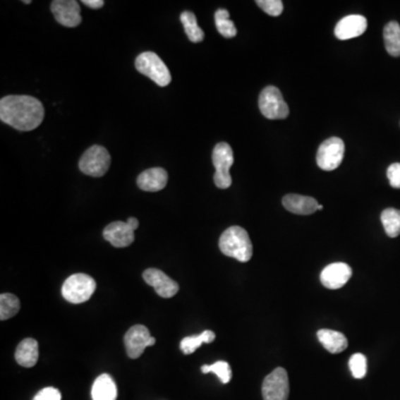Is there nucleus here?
<instances>
[{
	"label": "nucleus",
	"mask_w": 400,
	"mask_h": 400,
	"mask_svg": "<svg viewBox=\"0 0 400 400\" xmlns=\"http://www.w3.org/2000/svg\"><path fill=\"white\" fill-rule=\"evenodd\" d=\"M44 117V106L32 96L11 95L0 100V119L17 131H34Z\"/></svg>",
	"instance_id": "1"
},
{
	"label": "nucleus",
	"mask_w": 400,
	"mask_h": 400,
	"mask_svg": "<svg viewBox=\"0 0 400 400\" xmlns=\"http://www.w3.org/2000/svg\"><path fill=\"white\" fill-rule=\"evenodd\" d=\"M219 248L225 256L247 262L253 257V243L248 233L239 226L226 229L220 236Z\"/></svg>",
	"instance_id": "2"
},
{
	"label": "nucleus",
	"mask_w": 400,
	"mask_h": 400,
	"mask_svg": "<svg viewBox=\"0 0 400 400\" xmlns=\"http://www.w3.org/2000/svg\"><path fill=\"white\" fill-rule=\"evenodd\" d=\"M135 66L139 73L152 79L158 86H168L171 81V75H170L167 66L157 54L152 53V51H145L140 54L137 57Z\"/></svg>",
	"instance_id": "3"
},
{
	"label": "nucleus",
	"mask_w": 400,
	"mask_h": 400,
	"mask_svg": "<svg viewBox=\"0 0 400 400\" xmlns=\"http://www.w3.org/2000/svg\"><path fill=\"white\" fill-rule=\"evenodd\" d=\"M96 291V281L86 274H75L66 279L61 289L63 298L71 303L89 301Z\"/></svg>",
	"instance_id": "4"
},
{
	"label": "nucleus",
	"mask_w": 400,
	"mask_h": 400,
	"mask_svg": "<svg viewBox=\"0 0 400 400\" xmlns=\"http://www.w3.org/2000/svg\"><path fill=\"white\" fill-rule=\"evenodd\" d=\"M109 152L105 147L94 145L89 147L79 160V169L85 175L92 177H102L110 167Z\"/></svg>",
	"instance_id": "5"
},
{
	"label": "nucleus",
	"mask_w": 400,
	"mask_h": 400,
	"mask_svg": "<svg viewBox=\"0 0 400 400\" xmlns=\"http://www.w3.org/2000/svg\"><path fill=\"white\" fill-rule=\"evenodd\" d=\"M212 164L216 168L214 176V185L220 189H227L231 186V176L229 173L234 165V152L227 143L216 145L212 152Z\"/></svg>",
	"instance_id": "6"
},
{
	"label": "nucleus",
	"mask_w": 400,
	"mask_h": 400,
	"mask_svg": "<svg viewBox=\"0 0 400 400\" xmlns=\"http://www.w3.org/2000/svg\"><path fill=\"white\" fill-rule=\"evenodd\" d=\"M258 104L260 113L270 121L285 119L289 115V108L277 87H266L259 96Z\"/></svg>",
	"instance_id": "7"
},
{
	"label": "nucleus",
	"mask_w": 400,
	"mask_h": 400,
	"mask_svg": "<svg viewBox=\"0 0 400 400\" xmlns=\"http://www.w3.org/2000/svg\"><path fill=\"white\" fill-rule=\"evenodd\" d=\"M345 144L338 137H332L325 140L317 152V165L326 171L337 169L344 160Z\"/></svg>",
	"instance_id": "8"
},
{
	"label": "nucleus",
	"mask_w": 400,
	"mask_h": 400,
	"mask_svg": "<svg viewBox=\"0 0 400 400\" xmlns=\"http://www.w3.org/2000/svg\"><path fill=\"white\" fill-rule=\"evenodd\" d=\"M123 341L129 358L137 359L147 347H152L156 344V338L152 337L150 330L144 325H135L126 332Z\"/></svg>",
	"instance_id": "9"
},
{
	"label": "nucleus",
	"mask_w": 400,
	"mask_h": 400,
	"mask_svg": "<svg viewBox=\"0 0 400 400\" xmlns=\"http://www.w3.org/2000/svg\"><path fill=\"white\" fill-rule=\"evenodd\" d=\"M264 400H288L289 397V380L284 368H276L262 382Z\"/></svg>",
	"instance_id": "10"
},
{
	"label": "nucleus",
	"mask_w": 400,
	"mask_h": 400,
	"mask_svg": "<svg viewBox=\"0 0 400 400\" xmlns=\"http://www.w3.org/2000/svg\"><path fill=\"white\" fill-rule=\"evenodd\" d=\"M50 9L56 20L63 26L73 28L80 25V6L76 0H55Z\"/></svg>",
	"instance_id": "11"
},
{
	"label": "nucleus",
	"mask_w": 400,
	"mask_h": 400,
	"mask_svg": "<svg viewBox=\"0 0 400 400\" xmlns=\"http://www.w3.org/2000/svg\"><path fill=\"white\" fill-rule=\"evenodd\" d=\"M143 277L146 284L154 287L156 293L162 298H171L179 291V285L175 280L168 277L165 272L156 268L145 270Z\"/></svg>",
	"instance_id": "12"
},
{
	"label": "nucleus",
	"mask_w": 400,
	"mask_h": 400,
	"mask_svg": "<svg viewBox=\"0 0 400 400\" xmlns=\"http://www.w3.org/2000/svg\"><path fill=\"white\" fill-rule=\"evenodd\" d=\"M353 276V269L345 262L328 265L320 274V281L328 289H339L348 283Z\"/></svg>",
	"instance_id": "13"
},
{
	"label": "nucleus",
	"mask_w": 400,
	"mask_h": 400,
	"mask_svg": "<svg viewBox=\"0 0 400 400\" xmlns=\"http://www.w3.org/2000/svg\"><path fill=\"white\" fill-rule=\"evenodd\" d=\"M104 238L116 248L131 246L135 241V231L127 225V222H111L104 231Z\"/></svg>",
	"instance_id": "14"
},
{
	"label": "nucleus",
	"mask_w": 400,
	"mask_h": 400,
	"mask_svg": "<svg viewBox=\"0 0 400 400\" xmlns=\"http://www.w3.org/2000/svg\"><path fill=\"white\" fill-rule=\"evenodd\" d=\"M367 19L360 15H351L338 23L335 28V36L339 40H353L366 32Z\"/></svg>",
	"instance_id": "15"
},
{
	"label": "nucleus",
	"mask_w": 400,
	"mask_h": 400,
	"mask_svg": "<svg viewBox=\"0 0 400 400\" xmlns=\"http://www.w3.org/2000/svg\"><path fill=\"white\" fill-rule=\"evenodd\" d=\"M168 174L164 168L154 167L145 170L137 178V185L144 191H160L167 186Z\"/></svg>",
	"instance_id": "16"
},
{
	"label": "nucleus",
	"mask_w": 400,
	"mask_h": 400,
	"mask_svg": "<svg viewBox=\"0 0 400 400\" xmlns=\"http://www.w3.org/2000/svg\"><path fill=\"white\" fill-rule=\"evenodd\" d=\"M283 205L288 212L296 214H311L318 210V202L313 197L301 195H286Z\"/></svg>",
	"instance_id": "17"
},
{
	"label": "nucleus",
	"mask_w": 400,
	"mask_h": 400,
	"mask_svg": "<svg viewBox=\"0 0 400 400\" xmlns=\"http://www.w3.org/2000/svg\"><path fill=\"white\" fill-rule=\"evenodd\" d=\"M38 343L36 339L32 338H26L19 344L15 353V358L20 366L25 368H32L38 361Z\"/></svg>",
	"instance_id": "18"
},
{
	"label": "nucleus",
	"mask_w": 400,
	"mask_h": 400,
	"mask_svg": "<svg viewBox=\"0 0 400 400\" xmlns=\"http://www.w3.org/2000/svg\"><path fill=\"white\" fill-rule=\"evenodd\" d=\"M317 337L320 339L325 349L330 353H339L346 351L348 347V340L341 332L336 330L320 329L317 332Z\"/></svg>",
	"instance_id": "19"
},
{
	"label": "nucleus",
	"mask_w": 400,
	"mask_h": 400,
	"mask_svg": "<svg viewBox=\"0 0 400 400\" xmlns=\"http://www.w3.org/2000/svg\"><path fill=\"white\" fill-rule=\"evenodd\" d=\"M92 400H116L117 386L108 374H102L95 380L92 388Z\"/></svg>",
	"instance_id": "20"
},
{
	"label": "nucleus",
	"mask_w": 400,
	"mask_h": 400,
	"mask_svg": "<svg viewBox=\"0 0 400 400\" xmlns=\"http://www.w3.org/2000/svg\"><path fill=\"white\" fill-rule=\"evenodd\" d=\"M384 47L392 57L400 56V26L397 21H390L384 28Z\"/></svg>",
	"instance_id": "21"
},
{
	"label": "nucleus",
	"mask_w": 400,
	"mask_h": 400,
	"mask_svg": "<svg viewBox=\"0 0 400 400\" xmlns=\"http://www.w3.org/2000/svg\"><path fill=\"white\" fill-rule=\"evenodd\" d=\"M216 335L212 330H205L200 335L190 336L183 338L181 341V349L185 355L194 353L202 344H210L214 341Z\"/></svg>",
	"instance_id": "22"
},
{
	"label": "nucleus",
	"mask_w": 400,
	"mask_h": 400,
	"mask_svg": "<svg viewBox=\"0 0 400 400\" xmlns=\"http://www.w3.org/2000/svg\"><path fill=\"white\" fill-rule=\"evenodd\" d=\"M181 20L183 23L187 37H188L190 42H200L204 40V32L197 24V18L195 16V13H191V11H183L181 15Z\"/></svg>",
	"instance_id": "23"
},
{
	"label": "nucleus",
	"mask_w": 400,
	"mask_h": 400,
	"mask_svg": "<svg viewBox=\"0 0 400 400\" xmlns=\"http://www.w3.org/2000/svg\"><path fill=\"white\" fill-rule=\"evenodd\" d=\"M380 218L388 237L396 238L400 235V210L387 208L382 212Z\"/></svg>",
	"instance_id": "24"
},
{
	"label": "nucleus",
	"mask_w": 400,
	"mask_h": 400,
	"mask_svg": "<svg viewBox=\"0 0 400 400\" xmlns=\"http://www.w3.org/2000/svg\"><path fill=\"white\" fill-rule=\"evenodd\" d=\"M20 309V301L13 293H1L0 296V320H11L16 316Z\"/></svg>",
	"instance_id": "25"
},
{
	"label": "nucleus",
	"mask_w": 400,
	"mask_h": 400,
	"mask_svg": "<svg viewBox=\"0 0 400 400\" xmlns=\"http://www.w3.org/2000/svg\"><path fill=\"white\" fill-rule=\"evenodd\" d=\"M216 27L222 36L225 38H234L237 35L235 24L229 19V13L226 9H218L214 13Z\"/></svg>",
	"instance_id": "26"
},
{
	"label": "nucleus",
	"mask_w": 400,
	"mask_h": 400,
	"mask_svg": "<svg viewBox=\"0 0 400 400\" xmlns=\"http://www.w3.org/2000/svg\"><path fill=\"white\" fill-rule=\"evenodd\" d=\"M202 374H208V372H214L216 376L219 378L222 384H228L231 380V365L227 361H216L212 365H204L202 367Z\"/></svg>",
	"instance_id": "27"
},
{
	"label": "nucleus",
	"mask_w": 400,
	"mask_h": 400,
	"mask_svg": "<svg viewBox=\"0 0 400 400\" xmlns=\"http://www.w3.org/2000/svg\"><path fill=\"white\" fill-rule=\"evenodd\" d=\"M349 369L356 380L364 378L367 374V359L363 353H355L349 359Z\"/></svg>",
	"instance_id": "28"
},
{
	"label": "nucleus",
	"mask_w": 400,
	"mask_h": 400,
	"mask_svg": "<svg viewBox=\"0 0 400 400\" xmlns=\"http://www.w3.org/2000/svg\"><path fill=\"white\" fill-rule=\"evenodd\" d=\"M256 4L269 16H279L284 11V4L280 0H257Z\"/></svg>",
	"instance_id": "29"
},
{
	"label": "nucleus",
	"mask_w": 400,
	"mask_h": 400,
	"mask_svg": "<svg viewBox=\"0 0 400 400\" xmlns=\"http://www.w3.org/2000/svg\"><path fill=\"white\" fill-rule=\"evenodd\" d=\"M387 177L389 179L390 186L394 188H400V164L395 162L388 167Z\"/></svg>",
	"instance_id": "30"
},
{
	"label": "nucleus",
	"mask_w": 400,
	"mask_h": 400,
	"mask_svg": "<svg viewBox=\"0 0 400 400\" xmlns=\"http://www.w3.org/2000/svg\"><path fill=\"white\" fill-rule=\"evenodd\" d=\"M34 400H61V394L56 388L46 387L35 396Z\"/></svg>",
	"instance_id": "31"
},
{
	"label": "nucleus",
	"mask_w": 400,
	"mask_h": 400,
	"mask_svg": "<svg viewBox=\"0 0 400 400\" xmlns=\"http://www.w3.org/2000/svg\"><path fill=\"white\" fill-rule=\"evenodd\" d=\"M83 4L89 8L99 9L105 5V1L104 0H83Z\"/></svg>",
	"instance_id": "32"
},
{
	"label": "nucleus",
	"mask_w": 400,
	"mask_h": 400,
	"mask_svg": "<svg viewBox=\"0 0 400 400\" xmlns=\"http://www.w3.org/2000/svg\"><path fill=\"white\" fill-rule=\"evenodd\" d=\"M127 222V225H128L129 227H131L133 231H136L137 228H138L139 222L138 219H137V218L135 217L128 218V219H127V222Z\"/></svg>",
	"instance_id": "33"
},
{
	"label": "nucleus",
	"mask_w": 400,
	"mask_h": 400,
	"mask_svg": "<svg viewBox=\"0 0 400 400\" xmlns=\"http://www.w3.org/2000/svg\"><path fill=\"white\" fill-rule=\"evenodd\" d=\"M324 210V206H322V205H318V210Z\"/></svg>",
	"instance_id": "34"
},
{
	"label": "nucleus",
	"mask_w": 400,
	"mask_h": 400,
	"mask_svg": "<svg viewBox=\"0 0 400 400\" xmlns=\"http://www.w3.org/2000/svg\"><path fill=\"white\" fill-rule=\"evenodd\" d=\"M24 4H26V5H28V4H32V1H30V0H26V1H24Z\"/></svg>",
	"instance_id": "35"
}]
</instances>
